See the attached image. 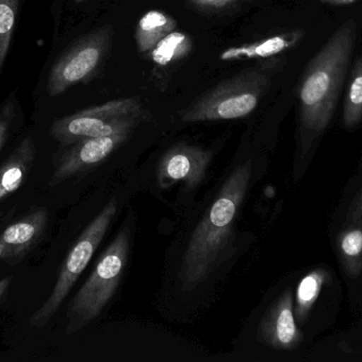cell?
I'll list each match as a JSON object with an SVG mask.
<instances>
[{"instance_id":"7a4b0ae2","label":"cell","mask_w":362,"mask_h":362,"mask_svg":"<svg viewBox=\"0 0 362 362\" xmlns=\"http://www.w3.org/2000/svg\"><path fill=\"white\" fill-rule=\"evenodd\" d=\"M357 38L354 19L346 21L306 68L300 85V135L303 152L329 127Z\"/></svg>"},{"instance_id":"44dd1931","label":"cell","mask_w":362,"mask_h":362,"mask_svg":"<svg viewBox=\"0 0 362 362\" xmlns=\"http://www.w3.org/2000/svg\"><path fill=\"white\" fill-rule=\"evenodd\" d=\"M240 0H187L194 8L204 11H218L230 8Z\"/></svg>"},{"instance_id":"8992f818","label":"cell","mask_w":362,"mask_h":362,"mask_svg":"<svg viewBox=\"0 0 362 362\" xmlns=\"http://www.w3.org/2000/svg\"><path fill=\"white\" fill-rule=\"evenodd\" d=\"M117 210L118 202L116 199L110 200L82 232L62 265L59 278L48 299L30 318L31 327L36 329L45 327L57 314L105 237L116 216Z\"/></svg>"},{"instance_id":"e0dca14e","label":"cell","mask_w":362,"mask_h":362,"mask_svg":"<svg viewBox=\"0 0 362 362\" xmlns=\"http://www.w3.org/2000/svg\"><path fill=\"white\" fill-rule=\"evenodd\" d=\"M192 49L193 42L191 36L175 30L163 38L148 55L157 67H169L187 57Z\"/></svg>"},{"instance_id":"d6986e66","label":"cell","mask_w":362,"mask_h":362,"mask_svg":"<svg viewBox=\"0 0 362 362\" xmlns=\"http://www.w3.org/2000/svg\"><path fill=\"white\" fill-rule=\"evenodd\" d=\"M18 6L19 0H0V70L10 49Z\"/></svg>"},{"instance_id":"d4e9b609","label":"cell","mask_w":362,"mask_h":362,"mask_svg":"<svg viewBox=\"0 0 362 362\" xmlns=\"http://www.w3.org/2000/svg\"><path fill=\"white\" fill-rule=\"evenodd\" d=\"M76 2H83L86 1V0H76Z\"/></svg>"},{"instance_id":"52a82bcc","label":"cell","mask_w":362,"mask_h":362,"mask_svg":"<svg viewBox=\"0 0 362 362\" xmlns=\"http://www.w3.org/2000/svg\"><path fill=\"white\" fill-rule=\"evenodd\" d=\"M114 40V29L103 26L78 40L53 65L47 82L50 97H57L78 83L97 76L105 63Z\"/></svg>"},{"instance_id":"4fadbf2b","label":"cell","mask_w":362,"mask_h":362,"mask_svg":"<svg viewBox=\"0 0 362 362\" xmlns=\"http://www.w3.org/2000/svg\"><path fill=\"white\" fill-rule=\"evenodd\" d=\"M304 36L303 30H293L285 33L276 34L250 44L238 47H230L221 51L219 59L223 62L238 61V60L268 59L293 48L301 42Z\"/></svg>"},{"instance_id":"9c48e42d","label":"cell","mask_w":362,"mask_h":362,"mask_svg":"<svg viewBox=\"0 0 362 362\" xmlns=\"http://www.w3.org/2000/svg\"><path fill=\"white\" fill-rule=\"evenodd\" d=\"M210 150L187 144H177L161 157L157 181L161 188H169L176 183H185L187 189L202 184L212 162Z\"/></svg>"},{"instance_id":"3957f363","label":"cell","mask_w":362,"mask_h":362,"mask_svg":"<svg viewBox=\"0 0 362 362\" xmlns=\"http://www.w3.org/2000/svg\"><path fill=\"white\" fill-rule=\"evenodd\" d=\"M276 63L259 64L221 81L181 111L182 123L233 120L255 112L272 82Z\"/></svg>"},{"instance_id":"ac0fdd59","label":"cell","mask_w":362,"mask_h":362,"mask_svg":"<svg viewBox=\"0 0 362 362\" xmlns=\"http://www.w3.org/2000/svg\"><path fill=\"white\" fill-rule=\"evenodd\" d=\"M362 120V55L355 61L344 104V123L354 129Z\"/></svg>"},{"instance_id":"8fae6325","label":"cell","mask_w":362,"mask_h":362,"mask_svg":"<svg viewBox=\"0 0 362 362\" xmlns=\"http://www.w3.org/2000/svg\"><path fill=\"white\" fill-rule=\"evenodd\" d=\"M46 208H36L13 221L0 234V261L16 264L38 244L48 225Z\"/></svg>"},{"instance_id":"6da1fadb","label":"cell","mask_w":362,"mask_h":362,"mask_svg":"<svg viewBox=\"0 0 362 362\" xmlns=\"http://www.w3.org/2000/svg\"><path fill=\"white\" fill-rule=\"evenodd\" d=\"M252 176V161L247 159L231 172L187 242L180 278L191 291L208 280L223 259L233 236L234 223Z\"/></svg>"},{"instance_id":"ffe728a7","label":"cell","mask_w":362,"mask_h":362,"mask_svg":"<svg viewBox=\"0 0 362 362\" xmlns=\"http://www.w3.org/2000/svg\"><path fill=\"white\" fill-rule=\"evenodd\" d=\"M15 118H16V103L13 100V97H11L0 108V151L10 136Z\"/></svg>"},{"instance_id":"2e32d148","label":"cell","mask_w":362,"mask_h":362,"mask_svg":"<svg viewBox=\"0 0 362 362\" xmlns=\"http://www.w3.org/2000/svg\"><path fill=\"white\" fill-rule=\"evenodd\" d=\"M331 280V274L325 268L312 270L303 276L296 290V301L293 302L296 320L306 322L310 312L314 310L317 300L322 293L323 287Z\"/></svg>"},{"instance_id":"5b68a950","label":"cell","mask_w":362,"mask_h":362,"mask_svg":"<svg viewBox=\"0 0 362 362\" xmlns=\"http://www.w3.org/2000/svg\"><path fill=\"white\" fill-rule=\"evenodd\" d=\"M151 118L152 115L138 98H122L57 119L51 125L50 136L63 146H70L86 138L135 131Z\"/></svg>"},{"instance_id":"ba28073f","label":"cell","mask_w":362,"mask_h":362,"mask_svg":"<svg viewBox=\"0 0 362 362\" xmlns=\"http://www.w3.org/2000/svg\"><path fill=\"white\" fill-rule=\"evenodd\" d=\"M133 133L134 131H122L112 135L86 138L70 145V148L57 159L50 180L51 186L97 167L125 144Z\"/></svg>"},{"instance_id":"5bb4252c","label":"cell","mask_w":362,"mask_h":362,"mask_svg":"<svg viewBox=\"0 0 362 362\" xmlns=\"http://www.w3.org/2000/svg\"><path fill=\"white\" fill-rule=\"evenodd\" d=\"M336 250L344 271L357 278L362 273V216L349 220L336 236Z\"/></svg>"},{"instance_id":"cb8c5ba5","label":"cell","mask_w":362,"mask_h":362,"mask_svg":"<svg viewBox=\"0 0 362 362\" xmlns=\"http://www.w3.org/2000/svg\"><path fill=\"white\" fill-rule=\"evenodd\" d=\"M318 1L325 2V4H336V6H346V4H352L355 2L362 1V0H318Z\"/></svg>"},{"instance_id":"9a60e30c","label":"cell","mask_w":362,"mask_h":362,"mask_svg":"<svg viewBox=\"0 0 362 362\" xmlns=\"http://www.w3.org/2000/svg\"><path fill=\"white\" fill-rule=\"evenodd\" d=\"M177 21L167 13L151 10L142 15L136 28L135 38L138 50L148 55L168 34L175 31Z\"/></svg>"},{"instance_id":"7402d4cb","label":"cell","mask_w":362,"mask_h":362,"mask_svg":"<svg viewBox=\"0 0 362 362\" xmlns=\"http://www.w3.org/2000/svg\"><path fill=\"white\" fill-rule=\"evenodd\" d=\"M362 216V188L354 198L348 212V220H356Z\"/></svg>"},{"instance_id":"7c38bea8","label":"cell","mask_w":362,"mask_h":362,"mask_svg":"<svg viewBox=\"0 0 362 362\" xmlns=\"http://www.w3.org/2000/svg\"><path fill=\"white\" fill-rule=\"evenodd\" d=\"M35 157V142L31 136H27L0 166V204L23 184Z\"/></svg>"},{"instance_id":"277c9868","label":"cell","mask_w":362,"mask_h":362,"mask_svg":"<svg viewBox=\"0 0 362 362\" xmlns=\"http://www.w3.org/2000/svg\"><path fill=\"white\" fill-rule=\"evenodd\" d=\"M131 235L129 230L119 232L101 255L88 280L81 287L68 307V335L84 329L100 316L118 288L129 259Z\"/></svg>"},{"instance_id":"603a6c76","label":"cell","mask_w":362,"mask_h":362,"mask_svg":"<svg viewBox=\"0 0 362 362\" xmlns=\"http://www.w3.org/2000/svg\"><path fill=\"white\" fill-rule=\"evenodd\" d=\"M11 282H12V276H6V278L0 280V299L4 297V293L8 290Z\"/></svg>"},{"instance_id":"30bf717a","label":"cell","mask_w":362,"mask_h":362,"mask_svg":"<svg viewBox=\"0 0 362 362\" xmlns=\"http://www.w3.org/2000/svg\"><path fill=\"white\" fill-rule=\"evenodd\" d=\"M257 337L274 350L293 351L301 344L303 335L296 321L291 290L284 291L266 312L259 323Z\"/></svg>"}]
</instances>
